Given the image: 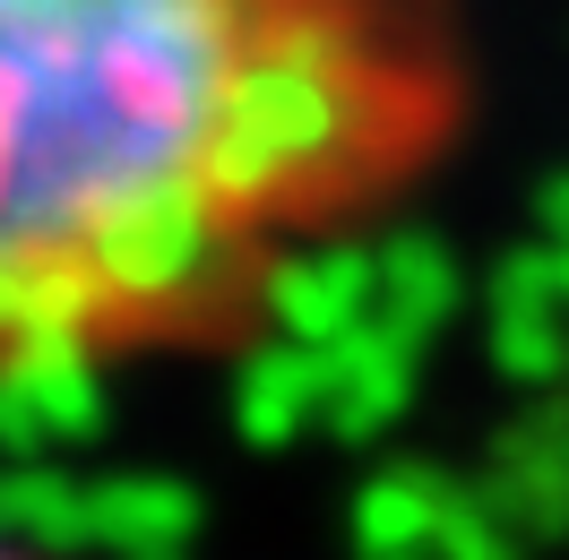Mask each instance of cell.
I'll list each match as a JSON object with an SVG mask.
<instances>
[{"mask_svg":"<svg viewBox=\"0 0 569 560\" xmlns=\"http://www.w3.org/2000/svg\"><path fill=\"white\" fill-rule=\"evenodd\" d=\"M466 112V0H0V388L233 346Z\"/></svg>","mask_w":569,"mask_h":560,"instance_id":"6da1fadb","label":"cell"},{"mask_svg":"<svg viewBox=\"0 0 569 560\" xmlns=\"http://www.w3.org/2000/svg\"><path fill=\"white\" fill-rule=\"evenodd\" d=\"M0 560H27V552H9V543H0Z\"/></svg>","mask_w":569,"mask_h":560,"instance_id":"7a4b0ae2","label":"cell"}]
</instances>
